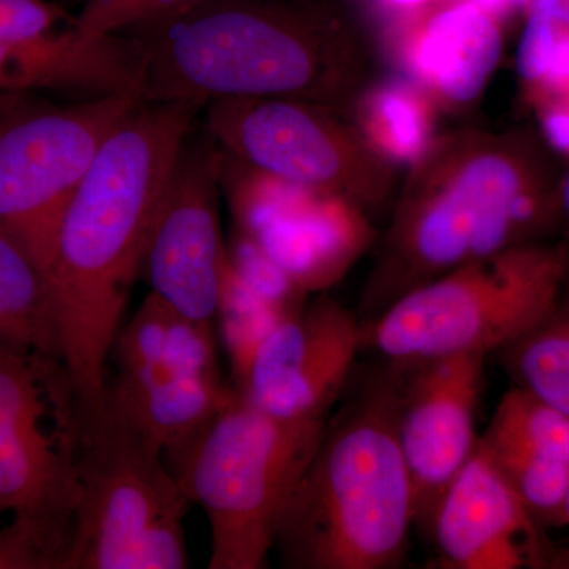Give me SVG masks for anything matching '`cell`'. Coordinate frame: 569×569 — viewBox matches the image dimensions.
<instances>
[{
	"instance_id": "6da1fadb",
	"label": "cell",
	"mask_w": 569,
	"mask_h": 569,
	"mask_svg": "<svg viewBox=\"0 0 569 569\" xmlns=\"http://www.w3.org/2000/svg\"><path fill=\"white\" fill-rule=\"evenodd\" d=\"M203 108L142 102L104 140L52 241L50 283L54 356L78 400L107 389V362L141 274L157 212Z\"/></svg>"
},
{
	"instance_id": "7a4b0ae2",
	"label": "cell",
	"mask_w": 569,
	"mask_h": 569,
	"mask_svg": "<svg viewBox=\"0 0 569 569\" xmlns=\"http://www.w3.org/2000/svg\"><path fill=\"white\" fill-rule=\"evenodd\" d=\"M563 173L531 127L437 134L397 194L356 310L362 323L460 266L559 241Z\"/></svg>"
},
{
	"instance_id": "3957f363",
	"label": "cell",
	"mask_w": 569,
	"mask_h": 569,
	"mask_svg": "<svg viewBox=\"0 0 569 569\" xmlns=\"http://www.w3.org/2000/svg\"><path fill=\"white\" fill-rule=\"evenodd\" d=\"M142 102L290 99L346 116L367 86L353 31L310 0H194L122 32Z\"/></svg>"
},
{
	"instance_id": "277c9868",
	"label": "cell",
	"mask_w": 569,
	"mask_h": 569,
	"mask_svg": "<svg viewBox=\"0 0 569 569\" xmlns=\"http://www.w3.org/2000/svg\"><path fill=\"white\" fill-rule=\"evenodd\" d=\"M399 387V366L385 361L326 421L277 529L274 549L284 567H402L415 503L397 432Z\"/></svg>"
},
{
	"instance_id": "5b68a950",
	"label": "cell",
	"mask_w": 569,
	"mask_h": 569,
	"mask_svg": "<svg viewBox=\"0 0 569 569\" xmlns=\"http://www.w3.org/2000/svg\"><path fill=\"white\" fill-rule=\"evenodd\" d=\"M78 479L66 569L190 567L182 522L192 503L162 449L107 389L78 400Z\"/></svg>"
},
{
	"instance_id": "8992f818",
	"label": "cell",
	"mask_w": 569,
	"mask_h": 569,
	"mask_svg": "<svg viewBox=\"0 0 569 569\" xmlns=\"http://www.w3.org/2000/svg\"><path fill=\"white\" fill-rule=\"evenodd\" d=\"M326 421L274 417L233 389L171 470L209 520V569L268 567L280 519L316 456Z\"/></svg>"
},
{
	"instance_id": "52a82bcc",
	"label": "cell",
	"mask_w": 569,
	"mask_h": 569,
	"mask_svg": "<svg viewBox=\"0 0 569 569\" xmlns=\"http://www.w3.org/2000/svg\"><path fill=\"white\" fill-rule=\"evenodd\" d=\"M569 282L560 241L535 242L452 269L362 323V350L385 361L488 358L537 325Z\"/></svg>"
},
{
	"instance_id": "ba28073f",
	"label": "cell",
	"mask_w": 569,
	"mask_h": 569,
	"mask_svg": "<svg viewBox=\"0 0 569 569\" xmlns=\"http://www.w3.org/2000/svg\"><path fill=\"white\" fill-rule=\"evenodd\" d=\"M80 493L69 376L58 359L0 339V508L67 561Z\"/></svg>"
},
{
	"instance_id": "9c48e42d",
	"label": "cell",
	"mask_w": 569,
	"mask_h": 569,
	"mask_svg": "<svg viewBox=\"0 0 569 569\" xmlns=\"http://www.w3.org/2000/svg\"><path fill=\"white\" fill-rule=\"evenodd\" d=\"M140 103L133 93L69 104L36 92L0 93V228L44 269L71 193L108 134Z\"/></svg>"
},
{
	"instance_id": "30bf717a",
	"label": "cell",
	"mask_w": 569,
	"mask_h": 569,
	"mask_svg": "<svg viewBox=\"0 0 569 569\" xmlns=\"http://www.w3.org/2000/svg\"><path fill=\"white\" fill-rule=\"evenodd\" d=\"M204 129L250 170L346 198L367 213L388 206L397 168L343 114L301 100L233 97L206 103Z\"/></svg>"
},
{
	"instance_id": "8fae6325",
	"label": "cell",
	"mask_w": 569,
	"mask_h": 569,
	"mask_svg": "<svg viewBox=\"0 0 569 569\" xmlns=\"http://www.w3.org/2000/svg\"><path fill=\"white\" fill-rule=\"evenodd\" d=\"M222 156L208 130H193L142 260L149 293L190 320L213 321L222 301L228 266L220 223Z\"/></svg>"
},
{
	"instance_id": "7c38bea8",
	"label": "cell",
	"mask_w": 569,
	"mask_h": 569,
	"mask_svg": "<svg viewBox=\"0 0 569 569\" xmlns=\"http://www.w3.org/2000/svg\"><path fill=\"white\" fill-rule=\"evenodd\" d=\"M140 86V59L129 37L82 31L44 0H0V93L141 99Z\"/></svg>"
},
{
	"instance_id": "4fadbf2b",
	"label": "cell",
	"mask_w": 569,
	"mask_h": 569,
	"mask_svg": "<svg viewBox=\"0 0 569 569\" xmlns=\"http://www.w3.org/2000/svg\"><path fill=\"white\" fill-rule=\"evenodd\" d=\"M362 343L358 312L321 296L272 329L234 388L274 417L325 419L350 383Z\"/></svg>"
},
{
	"instance_id": "5bb4252c",
	"label": "cell",
	"mask_w": 569,
	"mask_h": 569,
	"mask_svg": "<svg viewBox=\"0 0 569 569\" xmlns=\"http://www.w3.org/2000/svg\"><path fill=\"white\" fill-rule=\"evenodd\" d=\"M486 356L399 365L400 448L413 486L415 526L429 533L445 490L477 451Z\"/></svg>"
},
{
	"instance_id": "9a60e30c",
	"label": "cell",
	"mask_w": 569,
	"mask_h": 569,
	"mask_svg": "<svg viewBox=\"0 0 569 569\" xmlns=\"http://www.w3.org/2000/svg\"><path fill=\"white\" fill-rule=\"evenodd\" d=\"M253 171L241 203L254 239L305 293L339 282L377 242L370 213L337 194Z\"/></svg>"
},
{
	"instance_id": "2e32d148",
	"label": "cell",
	"mask_w": 569,
	"mask_h": 569,
	"mask_svg": "<svg viewBox=\"0 0 569 569\" xmlns=\"http://www.w3.org/2000/svg\"><path fill=\"white\" fill-rule=\"evenodd\" d=\"M546 530L478 441L438 501L429 533L443 568L569 569V550Z\"/></svg>"
},
{
	"instance_id": "e0dca14e",
	"label": "cell",
	"mask_w": 569,
	"mask_h": 569,
	"mask_svg": "<svg viewBox=\"0 0 569 569\" xmlns=\"http://www.w3.org/2000/svg\"><path fill=\"white\" fill-rule=\"evenodd\" d=\"M395 29L396 61L437 108L477 102L503 56V21L467 0H448Z\"/></svg>"
},
{
	"instance_id": "ac0fdd59",
	"label": "cell",
	"mask_w": 569,
	"mask_h": 569,
	"mask_svg": "<svg viewBox=\"0 0 569 569\" xmlns=\"http://www.w3.org/2000/svg\"><path fill=\"white\" fill-rule=\"evenodd\" d=\"M233 389L222 376H167L137 389L107 385L123 413L162 449L170 470L189 455Z\"/></svg>"
},
{
	"instance_id": "d6986e66",
	"label": "cell",
	"mask_w": 569,
	"mask_h": 569,
	"mask_svg": "<svg viewBox=\"0 0 569 569\" xmlns=\"http://www.w3.org/2000/svg\"><path fill=\"white\" fill-rule=\"evenodd\" d=\"M437 104L410 78L366 86L351 107L367 144L395 167L417 163L436 140Z\"/></svg>"
},
{
	"instance_id": "ffe728a7",
	"label": "cell",
	"mask_w": 569,
	"mask_h": 569,
	"mask_svg": "<svg viewBox=\"0 0 569 569\" xmlns=\"http://www.w3.org/2000/svg\"><path fill=\"white\" fill-rule=\"evenodd\" d=\"M0 339L54 358L47 269L17 236L3 228H0Z\"/></svg>"
},
{
	"instance_id": "44dd1931",
	"label": "cell",
	"mask_w": 569,
	"mask_h": 569,
	"mask_svg": "<svg viewBox=\"0 0 569 569\" xmlns=\"http://www.w3.org/2000/svg\"><path fill=\"white\" fill-rule=\"evenodd\" d=\"M496 356L515 387L569 417V282L549 312Z\"/></svg>"
},
{
	"instance_id": "7402d4cb",
	"label": "cell",
	"mask_w": 569,
	"mask_h": 569,
	"mask_svg": "<svg viewBox=\"0 0 569 569\" xmlns=\"http://www.w3.org/2000/svg\"><path fill=\"white\" fill-rule=\"evenodd\" d=\"M479 443L490 451H516L569 463V417L515 387L505 392Z\"/></svg>"
},
{
	"instance_id": "603a6c76",
	"label": "cell",
	"mask_w": 569,
	"mask_h": 569,
	"mask_svg": "<svg viewBox=\"0 0 569 569\" xmlns=\"http://www.w3.org/2000/svg\"><path fill=\"white\" fill-rule=\"evenodd\" d=\"M516 71L520 96L531 111L569 99V22L526 13Z\"/></svg>"
},
{
	"instance_id": "cb8c5ba5",
	"label": "cell",
	"mask_w": 569,
	"mask_h": 569,
	"mask_svg": "<svg viewBox=\"0 0 569 569\" xmlns=\"http://www.w3.org/2000/svg\"><path fill=\"white\" fill-rule=\"evenodd\" d=\"M173 310L156 296L148 293L140 309L121 326L111 356H114L119 373H132L162 362L164 342Z\"/></svg>"
},
{
	"instance_id": "d4e9b609",
	"label": "cell",
	"mask_w": 569,
	"mask_h": 569,
	"mask_svg": "<svg viewBox=\"0 0 569 569\" xmlns=\"http://www.w3.org/2000/svg\"><path fill=\"white\" fill-rule=\"evenodd\" d=\"M160 365L171 376L219 377L213 321L190 320L173 312Z\"/></svg>"
},
{
	"instance_id": "484cf974",
	"label": "cell",
	"mask_w": 569,
	"mask_h": 569,
	"mask_svg": "<svg viewBox=\"0 0 569 569\" xmlns=\"http://www.w3.org/2000/svg\"><path fill=\"white\" fill-rule=\"evenodd\" d=\"M192 2L194 0H88L77 24L82 31L97 36L122 33Z\"/></svg>"
},
{
	"instance_id": "4316f807",
	"label": "cell",
	"mask_w": 569,
	"mask_h": 569,
	"mask_svg": "<svg viewBox=\"0 0 569 569\" xmlns=\"http://www.w3.org/2000/svg\"><path fill=\"white\" fill-rule=\"evenodd\" d=\"M66 557L39 531L13 519L0 529V569H63Z\"/></svg>"
},
{
	"instance_id": "83f0119b",
	"label": "cell",
	"mask_w": 569,
	"mask_h": 569,
	"mask_svg": "<svg viewBox=\"0 0 569 569\" xmlns=\"http://www.w3.org/2000/svg\"><path fill=\"white\" fill-rule=\"evenodd\" d=\"M533 114L542 140L560 159L569 160V99L542 104Z\"/></svg>"
},
{
	"instance_id": "f1b7e54d",
	"label": "cell",
	"mask_w": 569,
	"mask_h": 569,
	"mask_svg": "<svg viewBox=\"0 0 569 569\" xmlns=\"http://www.w3.org/2000/svg\"><path fill=\"white\" fill-rule=\"evenodd\" d=\"M526 13H538L549 20L569 22V0H527Z\"/></svg>"
},
{
	"instance_id": "f546056e",
	"label": "cell",
	"mask_w": 569,
	"mask_h": 569,
	"mask_svg": "<svg viewBox=\"0 0 569 569\" xmlns=\"http://www.w3.org/2000/svg\"><path fill=\"white\" fill-rule=\"evenodd\" d=\"M443 2H448V0H383L392 13L399 14V21L407 20V18L415 17V14L422 13V11Z\"/></svg>"
},
{
	"instance_id": "4dcf8cb0",
	"label": "cell",
	"mask_w": 569,
	"mask_h": 569,
	"mask_svg": "<svg viewBox=\"0 0 569 569\" xmlns=\"http://www.w3.org/2000/svg\"><path fill=\"white\" fill-rule=\"evenodd\" d=\"M560 217L561 230L559 241L563 246L567 253L569 264V168L565 170L563 178L560 183Z\"/></svg>"
},
{
	"instance_id": "1f68e13d",
	"label": "cell",
	"mask_w": 569,
	"mask_h": 569,
	"mask_svg": "<svg viewBox=\"0 0 569 569\" xmlns=\"http://www.w3.org/2000/svg\"><path fill=\"white\" fill-rule=\"evenodd\" d=\"M508 2L511 3L512 9H515V7L526 6L527 0H508Z\"/></svg>"
},
{
	"instance_id": "d6a6232c",
	"label": "cell",
	"mask_w": 569,
	"mask_h": 569,
	"mask_svg": "<svg viewBox=\"0 0 569 569\" xmlns=\"http://www.w3.org/2000/svg\"><path fill=\"white\" fill-rule=\"evenodd\" d=\"M567 527H569V493H568V501H567Z\"/></svg>"
},
{
	"instance_id": "836d02e7",
	"label": "cell",
	"mask_w": 569,
	"mask_h": 569,
	"mask_svg": "<svg viewBox=\"0 0 569 569\" xmlns=\"http://www.w3.org/2000/svg\"><path fill=\"white\" fill-rule=\"evenodd\" d=\"M2 512H3V509H2V508H0V515H2Z\"/></svg>"
}]
</instances>
